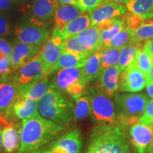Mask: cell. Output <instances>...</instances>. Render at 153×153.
<instances>
[{"label":"cell","instance_id":"35","mask_svg":"<svg viewBox=\"0 0 153 153\" xmlns=\"http://www.w3.org/2000/svg\"><path fill=\"white\" fill-rule=\"evenodd\" d=\"M145 19L140 15H136L132 13L128 14L126 19V27L131 30H134L139 28L144 22Z\"/></svg>","mask_w":153,"mask_h":153},{"label":"cell","instance_id":"46","mask_svg":"<svg viewBox=\"0 0 153 153\" xmlns=\"http://www.w3.org/2000/svg\"><path fill=\"white\" fill-rule=\"evenodd\" d=\"M121 153H131V152L129 150L128 145L127 144L125 145V147H124L123 150V151H122Z\"/></svg>","mask_w":153,"mask_h":153},{"label":"cell","instance_id":"21","mask_svg":"<svg viewBox=\"0 0 153 153\" xmlns=\"http://www.w3.org/2000/svg\"><path fill=\"white\" fill-rule=\"evenodd\" d=\"M38 101L17 96L11 107L13 114L19 120L32 117L39 114L38 110Z\"/></svg>","mask_w":153,"mask_h":153},{"label":"cell","instance_id":"32","mask_svg":"<svg viewBox=\"0 0 153 153\" xmlns=\"http://www.w3.org/2000/svg\"><path fill=\"white\" fill-rule=\"evenodd\" d=\"M133 41V36H132L131 30L127 27H125L123 30H120L119 33L111 38L108 47L121 48L126 44Z\"/></svg>","mask_w":153,"mask_h":153},{"label":"cell","instance_id":"23","mask_svg":"<svg viewBox=\"0 0 153 153\" xmlns=\"http://www.w3.org/2000/svg\"><path fill=\"white\" fill-rule=\"evenodd\" d=\"M103 49L104 47L91 53L82 68L84 79L87 84L97 79L101 73V57Z\"/></svg>","mask_w":153,"mask_h":153},{"label":"cell","instance_id":"14","mask_svg":"<svg viewBox=\"0 0 153 153\" xmlns=\"http://www.w3.org/2000/svg\"><path fill=\"white\" fill-rule=\"evenodd\" d=\"M121 73L118 65H115L101 70L98 79V87L110 98H114L119 88V78Z\"/></svg>","mask_w":153,"mask_h":153},{"label":"cell","instance_id":"26","mask_svg":"<svg viewBox=\"0 0 153 153\" xmlns=\"http://www.w3.org/2000/svg\"><path fill=\"white\" fill-rule=\"evenodd\" d=\"M127 9L134 14L140 15L143 19H153V0H126Z\"/></svg>","mask_w":153,"mask_h":153},{"label":"cell","instance_id":"45","mask_svg":"<svg viewBox=\"0 0 153 153\" xmlns=\"http://www.w3.org/2000/svg\"><path fill=\"white\" fill-rule=\"evenodd\" d=\"M145 153H153V140L152 143H150V145L148 147V148L146 149Z\"/></svg>","mask_w":153,"mask_h":153},{"label":"cell","instance_id":"10","mask_svg":"<svg viewBox=\"0 0 153 153\" xmlns=\"http://www.w3.org/2000/svg\"><path fill=\"white\" fill-rule=\"evenodd\" d=\"M51 75L49 70L40 53L27 62L12 76L16 87L38 81Z\"/></svg>","mask_w":153,"mask_h":153},{"label":"cell","instance_id":"6","mask_svg":"<svg viewBox=\"0 0 153 153\" xmlns=\"http://www.w3.org/2000/svg\"><path fill=\"white\" fill-rule=\"evenodd\" d=\"M55 72L52 84L57 89L74 99L83 95L87 84L84 79L82 68H64Z\"/></svg>","mask_w":153,"mask_h":153},{"label":"cell","instance_id":"34","mask_svg":"<svg viewBox=\"0 0 153 153\" xmlns=\"http://www.w3.org/2000/svg\"><path fill=\"white\" fill-rule=\"evenodd\" d=\"M104 2H106V0H78L77 6L83 12L89 13Z\"/></svg>","mask_w":153,"mask_h":153},{"label":"cell","instance_id":"25","mask_svg":"<svg viewBox=\"0 0 153 153\" xmlns=\"http://www.w3.org/2000/svg\"><path fill=\"white\" fill-rule=\"evenodd\" d=\"M144 43L138 42H131L120 49V56L118 61V66L120 72H123L133 62L138 49L142 48Z\"/></svg>","mask_w":153,"mask_h":153},{"label":"cell","instance_id":"37","mask_svg":"<svg viewBox=\"0 0 153 153\" xmlns=\"http://www.w3.org/2000/svg\"><path fill=\"white\" fill-rule=\"evenodd\" d=\"M11 72V59L1 52H0V76Z\"/></svg>","mask_w":153,"mask_h":153},{"label":"cell","instance_id":"22","mask_svg":"<svg viewBox=\"0 0 153 153\" xmlns=\"http://www.w3.org/2000/svg\"><path fill=\"white\" fill-rule=\"evenodd\" d=\"M57 7V0H35L31 6L32 17L42 22L49 20L55 15Z\"/></svg>","mask_w":153,"mask_h":153},{"label":"cell","instance_id":"36","mask_svg":"<svg viewBox=\"0 0 153 153\" xmlns=\"http://www.w3.org/2000/svg\"><path fill=\"white\" fill-rule=\"evenodd\" d=\"M138 122L144 124H151L153 123V99L148 102L144 113L140 118Z\"/></svg>","mask_w":153,"mask_h":153},{"label":"cell","instance_id":"1","mask_svg":"<svg viewBox=\"0 0 153 153\" xmlns=\"http://www.w3.org/2000/svg\"><path fill=\"white\" fill-rule=\"evenodd\" d=\"M63 127L45 119L39 114L22 120L18 153H33L52 141Z\"/></svg>","mask_w":153,"mask_h":153},{"label":"cell","instance_id":"29","mask_svg":"<svg viewBox=\"0 0 153 153\" xmlns=\"http://www.w3.org/2000/svg\"><path fill=\"white\" fill-rule=\"evenodd\" d=\"M133 63L140 71L148 76L152 66V60L150 54L143 46L137 51Z\"/></svg>","mask_w":153,"mask_h":153},{"label":"cell","instance_id":"30","mask_svg":"<svg viewBox=\"0 0 153 153\" xmlns=\"http://www.w3.org/2000/svg\"><path fill=\"white\" fill-rule=\"evenodd\" d=\"M126 27L125 22L119 19H116L114 24L108 29L100 30V39L104 48H107L109 45L111 38L119 33Z\"/></svg>","mask_w":153,"mask_h":153},{"label":"cell","instance_id":"40","mask_svg":"<svg viewBox=\"0 0 153 153\" xmlns=\"http://www.w3.org/2000/svg\"><path fill=\"white\" fill-rule=\"evenodd\" d=\"M143 48L148 51L153 60V38L145 41L144 45H143Z\"/></svg>","mask_w":153,"mask_h":153},{"label":"cell","instance_id":"47","mask_svg":"<svg viewBox=\"0 0 153 153\" xmlns=\"http://www.w3.org/2000/svg\"><path fill=\"white\" fill-rule=\"evenodd\" d=\"M114 1L116 3H118V4H122V3H125L126 0H106V2H108V1Z\"/></svg>","mask_w":153,"mask_h":153},{"label":"cell","instance_id":"19","mask_svg":"<svg viewBox=\"0 0 153 153\" xmlns=\"http://www.w3.org/2000/svg\"><path fill=\"white\" fill-rule=\"evenodd\" d=\"M89 55L85 53H74L63 51L56 62L51 69V74L64 68H82Z\"/></svg>","mask_w":153,"mask_h":153},{"label":"cell","instance_id":"42","mask_svg":"<svg viewBox=\"0 0 153 153\" xmlns=\"http://www.w3.org/2000/svg\"><path fill=\"white\" fill-rule=\"evenodd\" d=\"M60 4H74L77 5L78 0H57Z\"/></svg>","mask_w":153,"mask_h":153},{"label":"cell","instance_id":"43","mask_svg":"<svg viewBox=\"0 0 153 153\" xmlns=\"http://www.w3.org/2000/svg\"><path fill=\"white\" fill-rule=\"evenodd\" d=\"M146 91L148 97L153 99V82L148 84V85L146 86Z\"/></svg>","mask_w":153,"mask_h":153},{"label":"cell","instance_id":"24","mask_svg":"<svg viewBox=\"0 0 153 153\" xmlns=\"http://www.w3.org/2000/svg\"><path fill=\"white\" fill-rule=\"evenodd\" d=\"M83 12L77 5L61 4L58 6L54 15L55 27H61L71 22Z\"/></svg>","mask_w":153,"mask_h":153},{"label":"cell","instance_id":"5","mask_svg":"<svg viewBox=\"0 0 153 153\" xmlns=\"http://www.w3.org/2000/svg\"><path fill=\"white\" fill-rule=\"evenodd\" d=\"M90 101V115L94 123L118 124L114 102L97 86H93L88 91Z\"/></svg>","mask_w":153,"mask_h":153},{"label":"cell","instance_id":"28","mask_svg":"<svg viewBox=\"0 0 153 153\" xmlns=\"http://www.w3.org/2000/svg\"><path fill=\"white\" fill-rule=\"evenodd\" d=\"M73 107L72 117L74 120H81L85 119L90 115L91 106L90 101L88 96L82 95L77 98Z\"/></svg>","mask_w":153,"mask_h":153},{"label":"cell","instance_id":"17","mask_svg":"<svg viewBox=\"0 0 153 153\" xmlns=\"http://www.w3.org/2000/svg\"><path fill=\"white\" fill-rule=\"evenodd\" d=\"M63 41L64 40L60 36L53 32L51 37L47 40L43 48L40 51V54L45 61L49 72L53 65L56 62L59 56L64 51Z\"/></svg>","mask_w":153,"mask_h":153},{"label":"cell","instance_id":"15","mask_svg":"<svg viewBox=\"0 0 153 153\" xmlns=\"http://www.w3.org/2000/svg\"><path fill=\"white\" fill-rule=\"evenodd\" d=\"M126 14L125 7L116 2H104L89 12L91 26H98L105 20L123 16Z\"/></svg>","mask_w":153,"mask_h":153},{"label":"cell","instance_id":"8","mask_svg":"<svg viewBox=\"0 0 153 153\" xmlns=\"http://www.w3.org/2000/svg\"><path fill=\"white\" fill-rule=\"evenodd\" d=\"M83 141L81 132L72 128L57 136L33 153H82Z\"/></svg>","mask_w":153,"mask_h":153},{"label":"cell","instance_id":"7","mask_svg":"<svg viewBox=\"0 0 153 153\" xmlns=\"http://www.w3.org/2000/svg\"><path fill=\"white\" fill-rule=\"evenodd\" d=\"M12 110L0 115V128L2 140V153H18L20 148L22 124Z\"/></svg>","mask_w":153,"mask_h":153},{"label":"cell","instance_id":"18","mask_svg":"<svg viewBox=\"0 0 153 153\" xmlns=\"http://www.w3.org/2000/svg\"><path fill=\"white\" fill-rule=\"evenodd\" d=\"M91 26V19L89 13L82 12L71 22L61 27H55L53 33H57L63 40L73 37Z\"/></svg>","mask_w":153,"mask_h":153},{"label":"cell","instance_id":"48","mask_svg":"<svg viewBox=\"0 0 153 153\" xmlns=\"http://www.w3.org/2000/svg\"><path fill=\"white\" fill-rule=\"evenodd\" d=\"M0 153H2V140H1V128H0Z\"/></svg>","mask_w":153,"mask_h":153},{"label":"cell","instance_id":"11","mask_svg":"<svg viewBox=\"0 0 153 153\" xmlns=\"http://www.w3.org/2000/svg\"><path fill=\"white\" fill-rule=\"evenodd\" d=\"M148 76L135 65L133 62L121 72L118 90L122 92H137L148 85Z\"/></svg>","mask_w":153,"mask_h":153},{"label":"cell","instance_id":"38","mask_svg":"<svg viewBox=\"0 0 153 153\" xmlns=\"http://www.w3.org/2000/svg\"><path fill=\"white\" fill-rule=\"evenodd\" d=\"M13 51V46L6 40L0 38V52L9 57L11 58Z\"/></svg>","mask_w":153,"mask_h":153},{"label":"cell","instance_id":"41","mask_svg":"<svg viewBox=\"0 0 153 153\" xmlns=\"http://www.w3.org/2000/svg\"><path fill=\"white\" fill-rule=\"evenodd\" d=\"M11 0H0V10H5L10 5Z\"/></svg>","mask_w":153,"mask_h":153},{"label":"cell","instance_id":"27","mask_svg":"<svg viewBox=\"0 0 153 153\" xmlns=\"http://www.w3.org/2000/svg\"><path fill=\"white\" fill-rule=\"evenodd\" d=\"M131 33L133 41L141 43L153 38V19H145L139 28L131 30Z\"/></svg>","mask_w":153,"mask_h":153},{"label":"cell","instance_id":"12","mask_svg":"<svg viewBox=\"0 0 153 153\" xmlns=\"http://www.w3.org/2000/svg\"><path fill=\"white\" fill-rule=\"evenodd\" d=\"M41 50V45H30L16 40L13 46L11 56V72L17 71L26 62L37 55Z\"/></svg>","mask_w":153,"mask_h":153},{"label":"cell","instance_id":"44","mask_svg":"<svg viewBox=\"0 0 153 153\" xmlns=\"http://www.w3.org/2000/svg\"><path fill=\"white\" fill-rule=\"evenodd\" d=\"M148 84L152 83L153 82V60H152V66H151V69L150 71L149 72L148 75Z\"/></svg>","mask_w":153,"mask_h":153},{"label":"cell","instance_id":"4","mask_svg":"<svg viewBox=\"0 0 153 153\" xmlns=\"http://www.w3.org/2000/svg\"><path fill=\"white\" fill-rule=\"evenodd\" d=\"M114 98L118 125L123 128L138 122L149 101L147 95L141 93L116 94Z\"/></svg>","mask_w":153,"mask_h":153},{"label":"cell","instance_id":"2","mask_svg":"<svg viewBox=\"0 0 153 153\" xmlns=\"http://www.w3.org/2000/svg\"><path fill=\"white\" fill-rule=\"evenodd\" d=\"M73 107V104L52 83L38 104V113L41 116L62 127L71 120Z\"/></svg>","mask_w":153,"mask_h":153},{"label":"cell","instance_id":"9","mask_svg":"<svg viewBox=\"0 0 153 153\" xmlns=\"http://www.w3.org/2000/svg\"><path fill=\"white\" fill-rule=\"evenodd\" d=\"M15 35L19 41L30 45H42L51 35L50 29L45 22L31 17L27 22L19 24L15 28Z\"/></svg>","mask_w":153,"mask_h":153},{"label":"cell","instance_id":"16","mask_svg":"<svg viewBox=\"0 0 153 153\" xmlns=\"http://www.w3.org/2000/svg\"><path fill=\"white\" fill-rule=\"evenodd\" d=\"M9 74L0 77V115L11 109L17 97V87Z\"/></svg>","mask_w":153,"mask_h":153},{"label":"cell","instance_id":"13","mask_svg":"<svg viewBox=\"0 0 153 153\" xmlns=\"http://www.w3.org/2000/svg\"><path fill=\"white\" fill-rule=\"evenodd\" d=\"M129 135L137 153H145L153 140V126L137 122L130 128Z\"/></svg>","mask_w":153,"mask_h":153},{"label":"cell","instance_id":"20","mask_svg":"<svg viewBox=\"0 0 153 153\" xmlns=\"http://www.w3.org/2000/svg\"><path fill=\"white\" fill-rule=\"evenodd\" d=\"M49 75L38 81L23 85L17 87V96L39 101L46 92L50 85Z\"/></svg>","mask_w":153,"mask_h":153},{"label":"cell","instance_id":"39","mask_svg":"<svg viewBox=\"0 0 153 153\" xmlns=\"http://www.w3.org/2000/svg\"><path fill=\"white\" fill-rule=\"evenodd\" d=\"M10 25L4 17L0 16V36H6L9 33Z\"/></svg>","mask_w":153,"mask_h":153},{"label":"cell","instance_id":"33","mask_svg":"<svg viewBox=\"0 0 153 153\" xmlns=\"http://www.w3.org/2000/svg\"><path fill=\"white\" fill-rule=\"evenodd\" d=\"M63 48H64V51H70V52L85 53V54L89 55L91 54L78 41L76 36L64 40L63 41Z\"/></svg>","mask_w":153,"mask_h":153},{"label":"cell","instance_id":"31","mask_svg":"<svg viewBox=\"0 0 153 153\" xmlns=\"http://www.w3.org/2000/svg\"><path fill=\"white\" fill-rule=\"evenodd\" d=\"M120 49L112 47L104 48L101 57V70L117 64L120 56Z\"/></svg>","mask_w":153,"mask_h":153},{"label":"cell","instance_id":"3","mask_svg":"<svg viewBox=\"0 0 153 153\" xmlns=\"http://www.w3.org/2000/svg\"><path fill=\"white\" fill-rule=\"evenodd\" d=\"M126 145L120 126L99 123L91 131L87 152L91 153H121Z\"/></svg>","mask_w":153,"mask_h":153},{"label":"cell","instance_id":"49","mask_svg":"<svg viewBox=\"0 0 153 153\" xmlns=\"http://www.w3.org/2000/svg\"><path fill=\"white\" fill-rule=\"evenodd\" d=\"M86 153H91V152H87H87H86Z\"/></svg>","mask_w":153,"mask_h":153}]
</instances>
